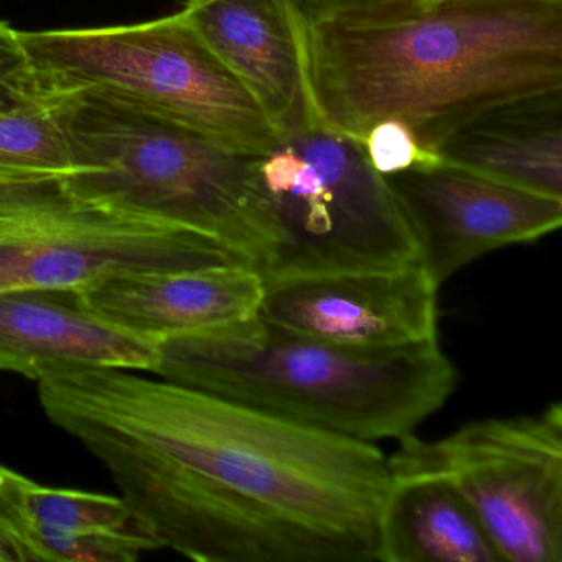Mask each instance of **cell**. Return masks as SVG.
Returning <instances> with one entry per match:
<instances>
[{
    "mask_svg": "<svg viewBox=\"0 0 562 562\" xmlns=\"http://www.w3.org/2000/svg\"><path fill=\"white\" fill-rule=\"evenodd\" d=\"M180 12L279 136L307 120L297 19L288 0H187Z\"/></svg>",
    "mask_w": 562,
    "mask_h": 562,
    "instance_id": "cell-13",
    "label": "cell"
},
{
    "mask_svg": "<svg viewBox=\"0 0 562 562\" xmlns=\"http://www.w3.org/2000/svg\"><path fill=\"white\" fill-rule=\"evenodd\" d=\"M156 376L321 432L376 443L446 406L457 370L439 340L357 348L285 330L258 314L160 340Z\"/></svg>",
    "mask_w": 562,
    "mask_h": 562,
    "instance_id": "cell-3",
    "label": "cell"
},
{
    "mask_svg": "<svg viewBox=\"0 0 562 562\" xmlns=\"http://www.w3.org/2000/svg\"><path fill=\"white\" fill-rule=\"evenodd\" d=\"M29 502L48 562H133L162 549L123 496L54 488L32 480Z\"/></svg>",
    "mask_w": 562,
    "mask_h": 562,
    "instance_id": "cell-16",
    "label": "cell"
},
{
    "mask_svg": "<svg viewBox=\"0 0 562 562\" xmlns=\"http://www.w3.org/2000/svg\"><path fill=\"white\" fill-rule=\"evenodd\" d=\"M440 162L562 200V90L498 104L437 149Z\"/></svg>",
    "mask_w": 562,
    "mask_h": 562,
    "instance_id": "cell-15",
    "label": "cell"
},
{
    "mask_svg": "<svg viewBox=\"0 0 562 562\" xmlns=\"http://www.w3.org/2000/svg\"><path fill=\"white\" fill-rule=\"evenodd\" d=\"M361 147L368 162L383 177L442 164L436 153L420 146L413 131L397 120L373 124L361 140Z\"/></svg>",
    "mask_w": 562,
    "mask_h": 562,
    "instance_id": "cell-19",
    "label": "cell"
},
{
    "mask_svg": "<svg viewBox=\"0 0 562 562\" xmlns=\"http://www.w3.org/2000/svg\"><path fill=\"white\" fill-rule=\"evenodd\" d=\"M437 285L482 256L538 241L562 225V200L439 164L386 177Z\"/></svg>",
    "mask_w": 562,
    "mask_h": 562,
    "instance_id": "cell-9",
    "label": "cell"
},
{
    "mask_svg": "<svg viewBox=\"0 0 562 562\" xmlns=\"http://www.w3.org/2000/svg\"><path fill=\"white\" fill-rule=\"evenodd\" d=\"M19 31L0 21V114L47 103Z\"/></svg>",
    "mask_w": 562,
    "mask_h": 562,
    "instance_id": "cell-20",
    "label": "cell"
},
{
    "mask_svg": "<svg viewBox=\"0 0 562 562\" xmlns=\"http://www.w3.org/2000/svg\"><path fill=\"white\" fill-rule=\"evenodd\" d=\"M246 265L196 229L75 192L64 179L0 180V292H78L133 272Z\"/></svg>",
    "mask_w": 562,
    "mask_h": 562,
    "instance_id": "cell-7",
    "label": "cell"
},
{
    "mask_svg": "<svg viewBox=\"0 0 562 562\" xmlns=\"http://www.w3.org/2000/svg\"><path fill=\"white\" fill-rule=\"evenodd\" d=\"M378 519V561L499 562L498 552L459 490L400 439L386 459Z\"/></svg>",
    "mask_w": 562,
    "mask_h": 562,
    "instance_id": "cell-14",
    "label": "cell"
},
{
    "mask_svg": "<svg viewBox=\"0 0 562 562\" xmlns=\"http://www.w3.org/2000/svg\"><path fill=\"white\" fill-rule=\"evenodd\" d=\"M383 0H288L294 11L295 19L301 24H312L330 15L350 11V9L363 8V5L376 4Z\"/></svg>",
    "mask_w": 562,
    "mask_h": 562,
    "instance_id": "cell-21",
    "label": "cell"
},
{
    "mask_svg": "<svg viewBox=\"0 0 562 562\" xmlns=\"http://www.w3.org/2000/svg\"><path fill=\"white\" fill-rule=\"evenodd\" d=\"M31 483L0 463V562H48L32 525Z\"/></svg>",
    "mask_w": 562,
    "mask_h": 562,
    "instance_id": "cell-18",
    "label": "cell"
},
{
    "mask_svg": "<svg viewBox=\"0 0 562 562\" xmlns=\"http://www.w3.org/2000/svg\"><path fill=\"white\" fill-rule=\"evenodd\" d=\"M297 27L308 120L360 144L397 120L437 154L479 114L562 90V0H383Z\"/></svg>",
    "mask_w": 562,
    "mask_h": 562,
    "instance_id": "cell-2",
    "label": "cell"
},
{
    "mask_svg": "<svg viewBox=\"0 0 562 562\" xmlns=\"http://www.w3.org/2000/svg\"><path fill=\"white\" fill-rule=\"evenodd\" d=\"M75 192L213 236L261 274L274 235L256 157L97 90L48 94Z\"/></svg>",
    "mask_w": 562,
    "mask_h": 562,
    "instance_id": "cell-4",
    "label": "cell"
},
{
    "mask_svg": "<svg viewBox=\"0 0 562 562\" xmlns=\"http://www.w3.org/2000/svg\"><path fill=\"white\" fill-rule=\"evenodd\" d=\"M38 400L160 548L199 562L378 561L390 475L376 443L114 368L52 374Z\"/></svg>",
    "mask_w": 562,
    "mask_h": 562,
    "instance_id": "cell-1",
    "label": "cell"
},
{
    "mask_svg": "<svg viewBox=\"0 0 562 562\" xmlns=\"http://www.w3.org/2000/svg\"><path fill=\"white\" fill-rule=\"evenodd\" d=\"M256 170L274 235L265 281L419 261L386 177L357 140L307 117L256 157Z\"/></svg>",
    "mask_w": 562,
    "mask_h": 562,
    "instance_id": "cell-6",
    "label": "cell"
},
{
    "mask_svg": "<svg viewBox=\"0 0 562 562\" xmlns=\"http://www.w3.org/2000/svg\"><path fill=\"white\" fill-rule=\"evenodd\" d=\"M459 490L502 561H562V404L472 420L442 439L401 437Z\"/></svg>",
    "mask_w": 562,
    "mask_h": 562,
    "instance_id": "cell-8",
    "label": "cell"
},
{
    "mask_svg": "<svg viewBox=\"0 0 562 562\" xmlns=\"http://www.w3.org/2000/svg\"><path fill=\"white\" fill-rule=\"evenodd\" d=\"M74 157L50 100L0 114V180L65 179Z\"/></svg>",
    "mask_w": 562,
    "mask_h": 562,
    "instance_id": "cell-17",
    "label": "cell"
},
{
    "mask_svg": "<svg viewBox=\"0 0 562 562\" xmlns=\"http://www.w3.org/2000/svg\"><path fill=\"white\" fill-rule=\"evenodd\" d=\"M19 37L45 97L97 90L246 156H262L278 143L261 104L182 12L140 24Z\"/></svg>",
    "mask_w": 562,
    "mask_h": 562,
    "instance_id": "cell-5",
    "label": "cell"
},
{
    "mask_svg": "<svg viewBox=\"0 0 562 562\" xmlns=\"http://www.w3.org/2000/svg\"><path fill=\"white\" fill-rule=\"evenodd\" d=\"M265 279L251 266L133 272L75 292L101 317L150 337L189 334L258 314Z\"/></svg>",
    "mask_w": 562,
    "mask_h": 562,
    "instance_id": "cell-12",
    "label": "cell"
},
{
    "mask_svg": "<svg viewBox=\"0 0 562 562\" xmlns=\"http://www.w3.org/2000/svg\"><path fill=\"white\" fill-rule=\"evenodd\" d=\"M437 292L419 261L393 269L265 281L258 315L305 337L357 348L437 340Z\"/></svg>",
    "mask_w": 562,
    "mask_h": 562,
    "instance_id": "cell-10",
    "label": "cell"
},
{
    "mask_svg": "<svg viewBox=\"0 0 562 562\" xmlns=\"http://www.w3.org/2000/svg\"><path fill=\"white\" fill-rule=\"evenodd\" d=\"M160 358L159 338L101 317L75 292H0V371L38 381L87 368L156 374Z\"/></svg>",
    "mask_w": 562,
    "mask_h": 562,
    "instance_id": "cell-11",
    "label": "cell"
}]
</instances>
